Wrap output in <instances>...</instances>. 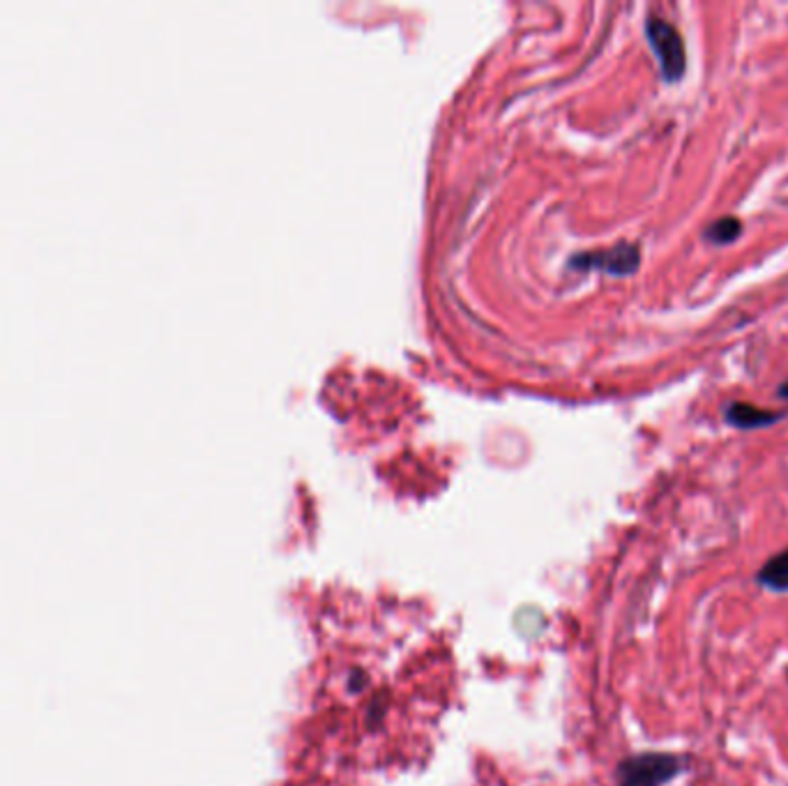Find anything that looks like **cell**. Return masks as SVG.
<instances>
[{"mask_svg":"<svg viewBox=\"0 0 788 786\" xmlns=\"http://www.w3.org/2000/svg\"><path fill=\"white\" fill-rule=\"evenodd\" d=\"M692 768L687 754L678 752H639L625 756L616 768V786H669Z\"/></svg>","mask_w":788,"mask_h":786,"instance_id":"obj_1","label":"cell"},{"mask_svg":"<svg viewBox=\"0 0 788 786\" xmlns=\"http://www.w3.org/2000/svg\"><path fill=\"white\" fill-rule=\"evenodd\" d=\"M646 37L652 54L658 56L662 79L666 83L683 81L687 72V47L681 31L666 19L650 16L646 21Z\"/></svg>","mask_w":788,"mask_h":786,"instance_id":"obj_2","label":"cell"},{"mask_svg":"<svg viewBox=\"0 0 788 786\" xmlns=\"http://www.w3.org/2000/svg\"><path fill=\"white\" fill-rule=\"evenodd\" d=\"M572 265L576 267H599V271L609 273V275H618V277H627L635 275L641 265V250L639 244L620 240L609 250H599V252H583L572 257Z\"/></svg>","mask_w":788,"mask_h":786,"instance_id":"obj_3","label":"cell"},{"mask_svg":"<svg viewBox=\"0 0 788 786\" xmlns=\"http://www.w3.org/2000/svg\"><path fill=\"white\" fill-rule=\"evenodd\" d=\"M784 418H786L784 411H768V409L754 407V403H747V401H729L724 409L727 424H731L733 430H740V432L768 430V426L777 424Z\"/></svg>","mask_w":788,"mask_h":786,"instance_id":"obj_4","label":"cell"},{"mask_svg":"<svg viewBox=\"0 0 788 786\" xmlns=\"http://www.w3.org/2000/svg\"><path fill=\"white\" fill-rule=\"evenodd\" d=\"M754 583L773 595H788V547L765 560L754 572Z\"/></svg>","mask_w":788,"mask_h":786,"instance_id":"obj_5","label":"cell"},{"mask_svg":"<svg viewBox=\"0 0 788 786\" xmlns=\"http://www.w3.org/2000/svg\"><path fill=\"white\" fill-rule=\"evenodd\" d=\"M742 231H745V227H742L740 217L724 215V217H717L708 224V227L704 229V240L710 244H717V247H727V244H733L742 236Z\"/></svg>","mask_w":788,"mask_h":786,"instance_id":"obj_6","label":"cell"},{"mask_svg":"<svg viewBox=\"0 0 788 786\" xmlns=\"http://www.w3.org/2000/svg\"><path fill=\"white\" fill-rule=\"evenodd\" d=\"M777 397L784 399V401H788V380H784V384L777 388Z\"/></svg>","mask_w":788,"mask_h":786,"instance_id":"obj_7","label":"cell"}]
</instances>
